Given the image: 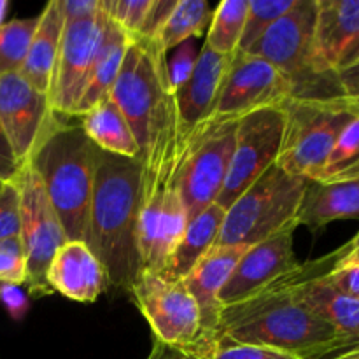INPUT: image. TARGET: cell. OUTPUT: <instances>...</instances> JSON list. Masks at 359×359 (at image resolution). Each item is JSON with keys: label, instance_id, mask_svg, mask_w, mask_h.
<instances>
[{"label": "cell", "instance_id": "cell-1", "mask_svg": "<svg viewBox=\"0 0 359 359\" xmlns=\"http://www.w3.org/2000/svg\"><path fill=\"white\" fill-rule=\"evenodd\" d=\"M109 98L123 112L139 144L142 196L174 186L188 132L168 79L167 55L153 39H130Z\"/></svg>", "mask_w": 359, "mask_h": 359}, {"label": "cell", "instance_id": "cell-2", "mask_svg": "<svg viewBox=\"0 0 359 359\" xmlns=\"http://www.w3.org/2000/svg\"><path fill=\"white\" fill-rule=\"evenodd\" d=\"M309 265H298L255 297L223 307L217 335L284 351L300 359L346 351L339 333L298 300L297 283L307 273Z\"/></svg>", "mask_w": 359, "mask_h": 359}, {"label": "cell", "instance_id": "cell-3", "mask_svg": "<svg viewBox=\"0 0 359 359\" xmlns=\"http://www.w3.org/2000/svg\"><path fill=\"white\" fill-rule=\"evenodd\" d=\"M142 165L97 147L88 245L104 266L107 283L130 290L142 270L137 245Z\"/></svg>", "mask_w": 359, "mask_h": 359}, {"label": "cell", "instance_id": "cell-4", "mask_svg": "<svg viewBox=\"0 0 359 359\" xmlns=\"http://www.w3.org/2000/svg\"><path fill=\"white\" fill-rule=\"evenodd\" d=\"M95 158L97 146L81 125L56 121L28 160L44 184L67 241L88 244Z\"/></svg>", "mask_w": 359, "mask_h": 359}, {"label": "cell", "instance_id": "cell-5", "mask_svg": "<svg viewBox=\"0 0 359 359\" xmlns=\"http://www.w3.org/2000/svg\"><path fill=\"white\" fill-rule=\"evenodd\" d=\"M316 16L318 0H297L248 51L286 77L291 98L344 97L337 72L323 69L316 56Z\"/></svg>", "mask_w": 359, "mask_h": 359}, {"label": "cell", "instance_id": "cell-6", "mask_svg": "<svg viewBox=\"0 0 359 359\" xmlns=\"http://www.w3.org/2000/svg\"><path fill=\"white\" fill-rule=\"evenodd\" d=\"M309 179L272 165L226 209L214 248L252 244L272 237L290 224H298V210Z\"/></svg>", "mask_w": 359, "mask_h": 359}, {"label": "cell", "instance_id": "cell-7", "mask_svg": "<svg viewBox=\"0 0 359 359\" xmlns=\"http://www.w3.org/2000/svg\"><path fill=\"white\" fill-rule=\"evenodd\" d=\"M284 144L277 163L293 175L316 181L342 130L356 118L346 97L287 98Z\"/></svg>", "mask_w": 359, "mask_h": 359}, {"label": "cell", "instance_id": "cell-8", "mask_svg": "<svg viewBox=\"0 0 359 359\" xmlns=\"http://www.w3.org/2000/svg\"><path fill=\"white\" fill-rule=\"evenodd\" d=\"M238 119L237 116L212 114L188 130L175 174V188L181 193L188 221L216 203L226 182Z\"/></svg>", "mask_w": 359, "mask_h": 359}, {"label": "cell", "instance_id": "cell-9", "mask_svg": "<svg viewBox=\"0 0 359 359\" xmlns=\"http://www.w3.org/2000/svg\"><path fill=\"white\" fill-rule=\"evenodd\" d=\"M128 293L153 330L154 342L184 353L195 349L202 337L200 311L184 280L142 270Z\"/></svg>", "mask_w": 359, "mask_h": 359}, {"label": "cell", "instance_id": "cell-10", "mask_svg": "<svg viewBox=\"0 0 359 359\" xmlns=\"http://www.w3.org/2000/svg\"><path fill=\"white\" fill-rule=\"evenodd\" d=\"M13 182L20 193V238L27 255L28 293L32 297L53 294L46 283V272L53 256L67 242L65 231L37 170L28 161L21 165Z\"/></svg>", "mask_w": 359, "mask_h": 359}, {"label": "cell", "instance_id": "cell-11", "mask_svg": "<svg viewBox=\"0 0 359 359\" xmlns=\"http://www.w3.org/2000/svg\"><path fill=\"white\" fill-rule=\"evenodd\" d=\"M286 130L284 104L256 109L238 119L226 182L216 203L224 210L279 160Z\"/></svg>", "mask_w": 359, "mask_h": 359}, {"label": "cell", "instance_id": "cell-12", "mask_svg": "<svg viewBox=\"0 0 359 359\" xmlns=\"http://www.w3.org/2000/svg\"><path fill=\"white\" fill-rule=\"evenodd\" d=\"M104 11L84 20L63 23L58 56L49 86V105L55 114L76 116L91 67L104 34Z\"/></svg>", "mask_w": 359, "mask_h": 359}, {"label": "cell", "instance_id": "cell-13", "mask_svg": "<svg viewBox=\"0 0 359 359\" xmlns=\"http://www.w3.org/2000/svg\"><path fill=\"white\" fill-rule=\"evenodd\" d=\"M56 121L48 95L32 88L18 72L0 74V125L21 165L30 160Z\"/></svg>", "mask_w": 359, "mask_h": 359}, {"label": "cell", "instance_id": "cell-14", "mask_svg": "<svg viewBox=\"0 0 359 359\" xmlns=\"http://www.w3.org/2000/svg\"><path fill=\"white\" fill-rule=\"evenodd\" d=\"M291 98L286 77L265 60L237 51L221 84L214 114L242 116L270 105H279Z\"/></svg>", "mask_w": 359, "mask_h": 359}, {"label": "cell", "instance_id": "cell-15", "mask_svg": "<svg viewBox=\"0 0 359 359\" xmlns=\"http://www.w3.org/2000/svg\"><path fill=\"white\" fill-rule=\"evenodd\" d=\"M297 228L298 224H290L272 237L245 248L230 279L221 290L219 302L223 307L255 297L300 265L293 248Z\"/></svg>", "mask_w": 359, "mask_h": 359}, {"label": "cell", "instance_id": "cell-16", "mask_svg": "<svg viewBox=\"0 0 359 359\" xmlns=\"http://www.w3.org/2000/svg\"><path fill=\"white\" fill-rule=\"evenodd\" d=\"M186 226L188 214L177 188L165 189L140 203L137 245L142 270H165L184 235Z\"/></svg>", "mask_w": 359, "mask_h": 359}, {"label": "cell", "instance_id": "cell-17", "mask_svg": "<svg viewBox=\"0 0 359 359\" xmlns=\"http://www.w3.org/2000/svg\"><path fill=\"white\" fill-rule=\"evenodd\" d=\"M244 245H223V248H212L198 263L195 269L184 277V284L189 294L195 298L200 311V328L202 337L196 344L195 349L188 351L186 354L196 356L203 349L216 340L217 330H219L221 312L223 305L219 302L221 290L226 280L230 279L231 272L237 266L238 259L244 255ZM184 353V351H182Z\"/></svg>", "mask_w": 359, "mask_h": 359}, {"label": "cell", "instance_id": "cell-18", "mask_svg": "<svg viewBox=\"0 0 359 359\" xmlns=\"http://www.w3.org/2000/svg\"><path fill=\"white\" fill-rule=\"evenodd\" d=\"M51 293L69 300L91 304L107 287V276L95 252L86 242L67 241L53 256L46 272Z\"/></svg>", "mask_w": 359, "mask_h": 359}, {"label": "cell", "instance_id": "cell-19", "mask_svg": "<svg viewBox=\"0 0 359 359\" xmlns=\"http://www.w3.org/2000/svg\"><path fill=\"white\" fill-rule=\"evenodd\" d=\"M330 258L309 265L307 273L297 283V297L309 311L328 323L344 342L346 349L359 346V300L342 294L330 286L323 273L328 272Z\"/></svg>", "mask_w": 359, "mask_h": 359}, {"label": "cell", "instance_id": "cell-20", "mask_svg": "<svg viewBox=\"0 0 359 359\" xmlns=\"http://www.w3.org/2000/svg\"><path fill=\"white\" fill-rule=\"evenodd\" d=\"M230 62L231 56L217 55L203 44L191 76L175 91L179 116L186 132L214 114Z\"/></svg>", "mask_w": 359, "mask_h": 359}, {"label": "cell", "instance_id": "cell-21", "mask_svg": "<svg viewBox=\"0 0 359 359\" xmlns=\"http://www.w3.org/2000/svg\"><path fill=\"white\" fill-rule=\"evenodd\" d=\"M298 226L319 230L339 219H359V175L309 181L298 210Z\"/></svg>", "mask_w": 359, "mask_h": 359}, {"label": "cell", "instance_id": "cell-22", "mask_svg": "<svg viewBox=\"0 0 359 359\" xmlns=\"http://www.w3.org/2000/svg\"><path fill=\"white\" fill-rule=\"evenodd\" d=\"M359 37V0H318L316 56L328 72H337L340 56Z\"/></svg>", "mask_w": 359, "mask_h": 359}, {"label": "cell", "instance_id": "cell-23", "mask_svg": "<svg viewBox=\"0 0 359 359\" xmlns=\"http://www.w3.org/2000/svg\"><path fill=\"white\" fill-rule=\"evenodd\" d=\"M128 44V35L114 21L109 20L107 14H105L104 34H102L100 46H98L97 56H95L93 67H91L90 79H88L83 97H81L79 105H77L76 116L81 118L90 109H93L95 105L111 97L112 88H114L119 72H121V65Z\"/></svg>", "mask_w": 359, "mask_h": 359}, {"label": "cell", "instance_id": "cell-24", "mask_svg": "<svg viewBox=\"0 0 359 359\" xmlns=\"http://www.w3.org/2000/svg\"><path fill=\"white\" fill-rule=\"evenodd\" d=\"M63 18L60 14L58 0H51L39 14V25L28 48L27 58L20 70V76L41 93L48 95L51 86L53 69L58 56L62 39Z\"/></svg>", "mask_w": 359, "mask_h": 359}, {"label": "cell", "instance_id": "cell-25", "mask_svg": "<svg viewBox=\"0 0 359 359\" xmlns=\"http://www.w3.org/2000/svg\"><path fill=\"white\" fill-rule=\"evenodd\" d=\"M224 214L226 210L223 207H219L217 203H210L191 221H188L181 242L175 248L168 265L160 273L170 277V279H184L195 269L196 263L216 245L221 226H223Z\"/></svg>", "mask_w": 359, "mask_h": 359}, {"label": "cell", "instance_id": "cell-26", "mask_svg": "<svg viewBox=\"0 0 359 359\" xmlns=\"http://www.w3.org/2000/svg\"><path fill=\"white\" fill-rule=\"evenodd\" d=\"M81 128L100 151L139 160L140 149L118 105L107 98L81 116Z\"/></svg>", "mask_w": 359, "mask_h": 359}, {"label": "cell", "instance_id": "cell-27", "mask_svg": "<svg viewBox=\"0 0 359 359\" xmlns=\"http://www.w3.org/2000/svg\"><path fill=\"white\" fill-rule=\"evenodd\" d=\"M210 18L212 9L205 0H177L167 23L153 41L167 55L182 42L202 35L209 28Z\"/></svg>", "mask_w": 359, "mask_h": 359}, {"label": "cell", "instance_id": "cell-28", "mask_svg": "<svg viewBox=\"0 0 359 359\" xmlns=\"http://www.w3.org/2000/svg\"><path fill=\"white\" fill-rule=\"evenodd\" d=\"M248 0H223L210 18L205 46L223 56H233L241 46L248 16Z\"/></svg>", "mask_w": 359, "mask_h": 359}, {"label": "cell", "instance_id": "cell-29", "mask_svg": "<svg viewBox=\"0 0 359 359\" xmlns=\"http://www.w3.org/2000/svg\"><path fill=\"white\" fill-rule=\"evenodd\" d=\"M37 25L39 16L11 20L0 27V74H20Z\"/></svg>", "mask_w": 359, "mask_h": 359}, {"label": "cell", "instance_id": "cell-30", "mask_svg": "<svg viewBox=\"0 0 359 359\" xmlns=\"http://www.w3.org/2000/svg\"><path fill=\"white\" fill-rule=\"evenodd\" d=\"M359 175V118L353 119L337 139L321 175L316 181H333Z\"/></svg>", "mask_w": 359, "mask_h": 359}, {"label": "cell", "instance_id": "cell-31", "mask_svg": "<svg viewBox=\"0 0 359 359\" xmlns=\"http://www.w3.org/2000/svg\"><path fill=\"white\" fill-rule=\"evenodd\" d=\"M294 2L297 0H249L238 51L248 53L263 37V34L293 7Z\"/></svg>", "mask_w": 359, "mask_h": 359}, {"label": "cell", "instance_id": "cell-32", "mask_svg": "<svg viewBox=\"0 0 359 359\" xmlns=\"http://www.w3.org/2000/svg\"><path fill=\"white\" fill-rule=\"evenodd\" d=\"M195 359H300L284 351L270 349L263 346H252V344H241L228 337L217 335L216 340L210 344L202 353L191 356Z\"/></svg>", "mask_w": 359, "mask_h": 359}, {"label": "cell", "instance_id": "cell-33", "mask_svg": "<svg viewBox=\"0 0 359 359\" xmlns=\"http://www.w3.org/2000/svg\"><path fill=\"white\" fill-rule=\"evenodd\" d=\"M153 0H102V11L130 39L137 37Z\"/></svg>", "mask_w": 359, "mask_h": 359}, {"label": "cell", "instance_id": "cell-34", "mask_svg": "<svg viewBox=\"0 0 359 359\" xmlns=\"http://www.w3.org/2000/svg\"><path fill=\"white\" fill-rule=\"evenodd\" d=\"M28 265L23 242L20 237L0 241V284L27 286Z\"/></svg>", "mask_w": 359, "mask_h": 359}, {"label": "cell", "instance_id": "cell-35", "mask_svg": "<svg viewBox=\"0 0 359 359\" xmlns=\"http://www.w3.org/2000/svg\"><path fill=\"white\" fill-rule=\"evenodd\" d=\"M20 193L13 181L6 182L0 191V241L11 237H20Z\"/></svg>", "mask_w": 359, "mask_h": 359}, {"label": "cell", "instance_id": "cell-36", "mask_svg": "<svg viewBox=\"0 0 359 359\" xmlns=\"http://www.w3.org/2000/svg\"><path fill=\"white\" fill-rule=\"evenodd\" d=\"M196 58H198V53H196L195 42L193 39L182 42L175 48L174 56L170 60H167L168 67V79H170L172 88L175 91L182 86V84L188 81V77L191 76L193 69H195Z\"/></svg>", "mask_w": 359, "mask_h": 359}, {"label": "cell", "instance_id": "cell-37", "mask_svg": "<svg viewBox=\"0 0 359 359\" xmlns=\"http://www.w3.org/2000/svg\"><path fill=\"white\" fill-rule=\"evenodd\" d=\"M323 279L342 294L359 300V263L339 262L323 273Z\"/></svg>", "mask_w": 359, "mask_h": 359}, {"label": "cell", "instance_id": "cell-38", "mask_svg": "<svg viewBox=\"0 0 359 359\" xmlns=\"http://www.w3.org/2000/svg\"><path fill=\"white\" fill-rule=\"evenodd\" d=\"M177 0H153L151 2L149 11L146 14V20H144L142 28H140L139 35L137 37L144 39H154L158 35V32L163 28V25L167 23L168 16L174 11ZM133 39V37H132Z\"/></svg>", "mask_w": 359, "mask_h": 359}, {"label": "cell", "instance_id": "cell-39", "mask_svg": "<svg viewBox=\"0 0 359 359\" xmlns=\"http://www.w3.org/2000/svg\"><path fill=\"white\" fill-rule=\"evenodd\" d=\"M63 23L95 16L100 11L102 0H58Z\"/></svg>", "mask_w": 359, "mask_h": 359}, {"label": "cell", "instance_id": "cell-40", "mask_svg": "<svg viewBox=\"0 0 359 359\" xmlns=\"http://www.w3.org/2000/svg\"><path fill=\"white\" fill-rule=\"evenodd\" d=\"M0 302H2L6 311L9 312V316L14 321H20L27 314L28 298L18 286L0 284Z\"/></svg>", "mask_w": 359, "mask_h": 359}, {"label": "cell", "instance_id": "cell-41", "mask_svg": "<svg viewBox=\"0 0 359 359\" xmlns=\"http://www.w3.org/2000/svg\"><path fill=\"white\" fill-rule=\"evenodd\" d=\"M20 168L21 163L16 160V156H14L13 147H11L6 132H4L2 125H0V181H14V177L18 175Z\"/></svg>", "mask_w": 359, "mask_h": 359}, {"label": "cell", "instance_id": "cell-42", "mask_svg": "<svg viewBox=\"0 0 359 359\" xmlns=\"http://www.w3.org/2000/svg\"><path fill=\"white\" fill-rule=\"evenodd\" d=\"M337 79H339L340 90H342L344 97L347 98L358 97L359 95V62L346 67V69L337 70Z\"/></svg>", "mask_w": 359, "mask_h": 359}, {"label": "cell", "instance_id": "cell-43", "mask_svg": "<svg viewBox=\"0 0 359 359\" xmlns=\"http://www.w3.org/2000/svg\"><path fill=\"white\" fill-rule=\"evenodd\" d=\"M146 359H195L191 358L189 354L182 353L181 349H175V347L170 346H163L160 342H154L153 349H151L149 356Z\"/></svg>", "mask_w": 359, "mask_h": 359}, {"label": "cell", "instance_id": "cell-44", "mask_svg": "<svg viewBox=\"0 0 359 359\" xmlns=\"http://www.w3.org/2000/svg\"><path fill=\"white\" fill-rule=\"evenodd\" d=\"M339 262L359 263V233L347 245L339 249Z\"/></svg>", "mask_w": 359, "mask_h": 359}, {"label": "cell", "instance_id": "cell-45", "mask_svg": "<svg viewBox=\"0 0 359 359\" xmlns=\"http://www.w3.org/2000/svg\"><path fill=\"white\" fill-rule=\"evenodd\" d=\"M356 62H359V37L353 42V44L349 46V48L346 49V53L340 56L339 65H337V70L346 69V67L353 65V63H356Z\"/></svg>", "mask_w": 359, "mask_h": 359}, {"label": "cell", "instance_id": "cell-46", "mask_svg": "<svg viewBox=\"0 0 359 359\" xmlns=\"http://www.w3.org/2000/svg\"><path fill=\"white\" fill-rule=\"evenodd\" d=\"M325 359H359V346H354L346 351H340V353L332 354V356Z\"/></svg>", "mask_w": 359, "mask_h": 359}, {"label": "cell", "instance_id": "cell-47", "mask_svg": "<svg viewBox=\"0 0 359 359\" xmlns=\"http://www.w3.org/2000/svg\"><path fill=\"white\" fill-rule=\"evenodd\" d=\"M7 9H9V2L7 0H0V27L4 25V18H6Z\"/></svg>", "mask_w": 359, "mask_h": 359}, {"label": "cell", "instance_id": "cell-48", "mask_svg": "<svg viewBox=\"0 0 359 359\" xmlns=\"http://www.w3.org/2000/svg\"><path fill=\"white\" fill-rule=\"evenodd\" d=\"M346 98H347V97H346ZM347 100H349V105H351V109H353L354 114H356L358 118H359V95H358V97L347 98Z\"/></svg>", "mask_w": 359, "mask_h": 359}, {"label": "cell", "instance_id": "cell-49", "mask_svg": "<svg viewBox=\"0 0 359 359\" xmlns=\"http://www.w3.org/2000/svg\"><path fill=\"white\" fill-rule=\"evenodd\" d=\"M4 184H6V182H4V181H0V191H2V188H4Z\"/></svg>", "mask_w": 359, "mask_h": 359}]
</instances>
